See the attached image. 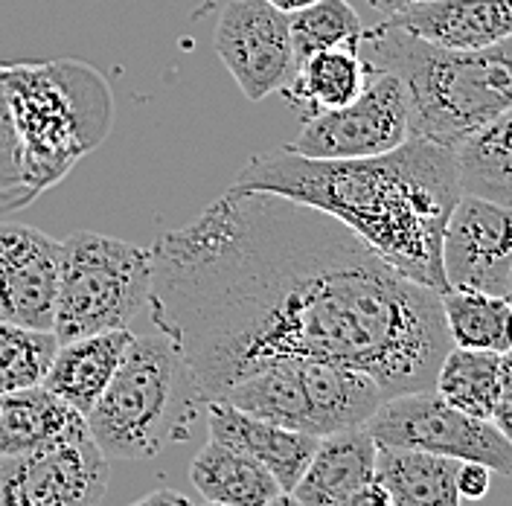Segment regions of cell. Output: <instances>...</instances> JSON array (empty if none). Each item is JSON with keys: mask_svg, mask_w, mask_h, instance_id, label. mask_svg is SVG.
I'll list each match as a JSON object with an SVG mask.
<instances>
[{"mask_svg": "<svg viewBox=\"0 0 512 506\" xmlns=\"http://www.w3.org/2000/svg\"><path fill=\"white\" fill-rule=\"evenodd\" d=\"M152 259V323L207 402L291 358L361 370L390 399L431 390L451 349L437 291L335 216L277 192L230 187L163 233Z\"/></svg>", "mask_w": 512, "mask_h": 506, "instance_id": "obj_1", "label": "cell"}, {"mask_svg": "<svg viewBox=\"0 0 512 506\" xmlns=\"http://www.w3.org/2000/svg\"><path fill=\"white\" fill-rule=\"evenodd\" d=\"M233 187L318 207L355 230L402 277L437 294L448 291L443 236L460 198L454 149L408 137L376 158L318 160L283 146L254 155Z\"/></svg>", "mask_w": 512, "mask_h": 506, "instance_id": "obj_2", "label": "cell"}, {"mask_svg": "<svg viewBox=\"0 0 512 506\" xmlns=\"http://www.w3.org/2000/svg\"><path fill=\"white\" fill-rule=\"evenodd\" d=\"M364 59L402 79L411 137L457 149L512 108V38L480 50H443L379 21L364 30Z\"/></svg>", "mask_w": 512, "mask_h": 506, "instance_id": "obj_3", "label": "cell"}, {"mask_svg": "<svg viewBox=\"0 0 512 506\" xmlns=\"http://www.w3.org/2000/svg\"><path fill=\"white\" fill-rule=\"evenodd\" d=\"M201 408L207 399L178 347L166 335H134L120 370L85 419L108 460H152L190 440Z\"/></svg>", "mask_w": 512, "mask_h": 506, "instance_id": "obj_4", "label": "cell"}, {"mask_svg": "<svg viewBox=\"0 0 512 506\" xmlns=\"http://www.w3.org/2000/svg\"><path fill=\"white\" fill-rule=\"evenodd\" d=\"M384 399L387 393L367 373L312 358L262 367L222 396L239 411L318 440L367 425Z\"/></svg>", "mask_w": 512, "mask_h": 506, "instance_id": "obj_5", "label": "cell"}, {"mask_svg": "<svg viewBox=\"0 0 512 506\" xmlns=\"http://www.w3.org/2000/svg\"><path fill=\"white\" fill-rule=\"evenodd\" d=\"M152 271V248L94 230L70 233L64 239L53 323L59 344L128 329L134 317L149 309Z\"/></svg>", "mask_w": 512, "mask_h": 506, "instance_id": "obj_6", "label": "cell"}, {"mask_svg": "<svg viewBox=\"0 0 512 506\" xmlns=\"http://www.w3.org/2000/svg\"><path fill=\"white\" fill-rule=\"evenodd\" d=\"M364 428L382 448H411L460 463H483L495 475L512 477V443L498 425L451 408L434 390L384 399Z\"/></svg>", "mask_w": 512, "mask_h": 506, "instance_id": "obj_7", "label": "cell"}, {"mask_svg": "<svg viewBox=\"0 0 512 506\" xmlns=\"http://www.w3.org/2000/svg\"><path fill=\"white\" fill-rule=\"evenodd\" d=\"M108 480L111 463L82 416L53 440L0 457V506H96Z\"/></svg>", "mask_w": 512, "mask_h": 506, "instance_id": "obj_8", "label": "cell"}, {"mask_svg": "<svg viewBox=\"0 0 512 506\" xmlns=\"http://www.w3.org/2000/svg\"><path fill=\"white\" fill-rule=\"evenodd\" d=\"M411 137V108L396 73L376 70L355 102L318 114L288 143L303 158L350 160L376 158L399 149Z\"/></svg>", "mask_w": 512, "mask_h": 506, "instance_id": "obj_9", "label": "cell"}, {"mask_svg": "<svg viewBox=\"0 0 512 506\" xmlns=\"http://www.w3.org/2000/svg\"><path fill=\"white\" fill-rule=\"evenodd\" d=\"M216 56L251 102L277 94L294 76L288 15L265 0H230L216 24Z\"/></svg>", "mask_w": 512, "mask_h": 506, "instance_id": "obj_10", "label": "cell"}, {"mask_svg": "<svg viewBox=\"0 0 512 506\" xmlns=\"http://www.w3.org/2000/svg\"><path fill=\"white\" fill-rule=\"evenodd\" d=\"M443 271L448 288L507 297L512 283V207L460 195L443 236Z\"/></svg>", "mask_w": 512, "mask_h": 506, "instance_id": "obj_11", "label": "cell"}, {"mask_svg": "<svg viewBox=\"0 0 512 506\" xmlns=\"http://www.w3.org/2000/svg\"><path fill=\"white\" fill-rule=\"evenodd\" d=\"M64 242L32 224L0 222V320L53 332Z\"/></svg>", "mask_w": 512, "mask_h": 506, "instance_id": "obj_12", "label": "cell"}, {"mask_svg": "<svg viewBox=\"0 0 512 506\" xmlns=\"http://www.w3.org/2000/svg\"><path fill=\"white\" fill-rule=\"evenodd\" d=\"M384 24L443 50H480L512 38V0H428Z\"/></svg>", "mask_w": 512, "mask_h": 506, "instance_id": "obj_13", "label": "cell"}, {"mask_svg": "<svg viewBox=\"0 0 512 506\" xmlns=\"http://www.w3.org/2000/svg\"><path fill=\"white\" fill-rule=\"evenodd\" d=\"M207 431H210V440L245 451L248 457L259 460L277 477L283 492H294V486L309 469L312 454L318 448V437L259 419L254 413L239 411L222 399L207 402Z\"/></svg>", "mask_w": 512, "mask_h": 506, "instance_id": "obj_14", "label": "cell"}, {"mask_svg": "<svg viewBox=\"0 0 512 506\" xmlns=\"http://www.w3.org/2000/svg\"><path fill=\"white\" fill-rule=\"evenodd\" d=\"M376 463L379 443L364 425L320 437L312 463L291 495L303 506H335L376 480Z\"/></svg>", "mask_w": 512, "mask_h": 506, "instance_id": "obj_15", "label": "cell"}, {"mask_svg": "<svg viewBox=\"0 0 512 506\" xmlns=\"http://www.w3.org/2000/svg\"><path fill=\"white\" fill-rule=\"evenodd\" d=\"M131 341V329H114L59 344L44 387H50L76 413L88 416L120 370Z\"/></svg>", "mask_w": 512, "mask_h": 506, "instance_id": "obj_16", "label": "cell"}, {"mask_svg": "<svg viewBox=\"0 0 512 506\" xmlns=\"http://www.w3.org/2000/svg\"><path fill=\"white\" fill-rule=\"evenodd\" d=\"M373 73H376L373 64L355 47L320 50L309 59L297 62L294 76L283 88V96L306 123L318 114L355 102L370 85Z\"/></svg>", "mask_w": 512, "mask_h": 506, "instance_id": "obj_17", "label": "cell"}, {"mask_svg": "<svg viewBox=\"0 0 512 506\" xmlns=\"http://www.w3.org/2000/svg\"><path fill=\"white\" fill-rule=\"evenodd\" d=\"M190 480L198 495L210 504L265 506L283 495L277 477L259 460L216 440H207V445L192 457Z\"/></svg>", "mask_w": 512, "mask_h": 506, "instance_id": "obj_18", "label": "cell"}, {"mask_svg": "<svg viewBox=\"0 0 512 506\" xmlns=\"http://www.w3.org/2000/svg\"><path fill=\"white\" fill-rule=\"evenodd\" d=\"M460 460L411 448H382L376 480L390 495L393 506H460L457 492Z\"/></svg>", "mask_w": 512, "mask_h": 506, "instance_id": "obj_19", "label": "cell"}, {"mask_svg": "<svg viewBox=\"0 0 512 506\" xmlns=\"http://www.w3.org/2000/svg\"><path fill=\"white\" fill-rule=\"evenodd\" d=\"M460 195L512 207V108L469 134L457 149Z\"/></svg>", "mask_w": 512, "mask_h": 506, "instance_id": "obj_20", "label": "cell"}, {"mask_svg": "<svg viewBox=\"0 0 512 506\" xmlns=\"http://www.w3.org/2000/svg\"><path fill=\"white\" fill-rule=\"evenodd\" d=\"M76 413L50 387L38 384L0 396V457H12L67 431Z\"/></svg>", "mask_w": 512, "mask_h": 506, "instance_id": "obj_21", "label": "cell"}, {"mask_svg": "<svg viewBox=\"0 0 512 506\" xmlns=\"http://www.w3.org/2000/svg\"><path fill=\"white\" fill-rule=\"evenodd\" d=\"M501 364L504 352L451 347L440 361L431 390L451 408L492 422L501 390Z\"/></svg>", "mask_w": 512, "mask_h": 506, "instance_id": "obj_22", "label": "cell"}, {"mask_svg": "<svg viewBox=\"0 0 512 506\" xmlns=\"http://www.w3.org/2000/svg\"><path fill=\"white\" fill-rule=\"evenodd\" d=\"M440 297L451 347L495 352L510 349L512 303L507 297L472 288H448Z\"/></svg>", "mask_w": 512, "mask_h": 506, "instance_id": "obj_23", "label": "cell"}, {"mask_svg": "<svg viewBox=\"0 0 512 506\" xmlns=\"http://www.w3.org/2000/svg\"><path fill=\"white\" fill-rule=\"evenodd\" d=\"M288 27L294 44V62H303L312 53L335 47L361 50L364 41V24L347 0H318L300 12H291Z\"/></svg>", "mask_w": 512, "mask_h": 506, "instance_id": "obj_24", "label": "cell"}, {"mask_svg": "<svg viewBox=\"0 0 512 506\" xmlns=\"http://www.w3.org/2000/svg\"><path fill=\"white\" fill-rule=\"evenodd\" d=\"M56 352L59 338L53 332L0 320V396L44 384Z\"/></svg>", "mask_w": 512, "mask_h": 506, "instance_id": "obj_25", "label": "cell"}, {"mask_svg": "<svg viewBox=\"0 0 512 506\" xmlns=\"http://www.w3.org/2000/svg\"><path fill=\"white\" fill-rule=\"evenodd\" d=\"M492 469L483 463H460L457 469V492L463 501H483L492 486Z\"/></svg>", "mask_w": 512, "mask_h": 506, "instance_id": "obj_26", "label": "cell"}, {"mask_svg": "<svg viewBox=\"0 0 512 506\" xmlns=\"http://www.w3.org/2000/svg\"><path fill=\"white\" fill-rule=\"evenodd\" d=\"M492 422L498 425V431L512 443V352H504V364H501V390H498V405Z\"/></svg>", "mask_w": 512, "mask_h": 506, "instance_id": "obj_27", "label": "cell"}, {"mask_svg": "<svg viewBox=\"0 0 512 506\" xmlns=\"http://www.w3.org/2000/svg\"><path fill=\"white\" fill-rule=\"evenodd\" d=\"M335 506H393V501H390V495H387V489H384L382 483L373 480V483L361 486L358 492L347 495L344 501H338Z\"/></svg>", "mask_w": 512, "mask_h": 506, "instance_id": "obj_28", "label": "cell"}, {"mask_svg": "<svg viewBox=\"0 0 512 506\" xmlns=\"http://www.w3.org/2000/svg\"><path fill=\"white\" fill-rule=\"evenodd\" d=\"M131 506H192V501L187 495L175 492V489H155V492H149L146 498L134 501Z\"/></svg>", "mask_w": 512, "mask_h": 506, "instance_id": "obj_29", "label": "cell"}, {"mask_svg": "<svg viewBox=\"0 0 512 506\" xmlns=\"http://www.w3.org/2000/svg\"><path fill=\"white\" fill-rule=\"evenodd\" d=\"M416 3H428V0H367V6L370 9H376L379 15H396V12H402V9H408V6H416Z\"/></svg>", "mask_w": 512, "mask_h": 506, "instance_id": "obj_30", "label": "cell"}, {"mask_svg": "<svg viewBox=\"0 0 512 506\" xmlns=\"http://www.w3.org/2000/svg\"><path fill=\"white\" fill-rule=\"evenodd\" d=\"M265 3H271L274 9H280V12H300V9H306V6H312V3H318V0H265Z\"/></svg>", "mask_w": 512, "mask_h": 506, "instance_id": "obj_31", "label": "cell"}, {"mask_svg": "<svg viewBox=\"0 0 512 506\" xmlns=\"http://www.w3.org/2000/svg\"><path fill=\"white\" fill-rule=\"evenodd\" d=\"M265 506H303V504H300V501H297V498H294L291 492H283V495H277V498H274L271 504H265Z\"/></svg>", "mask_w": 512, "mask_h": 506, "instance_id": "obj_32", "label": "cell"}, {"mask_svg": "<svg viewBox=\"0 0 512 506\" xmlns=\"http://www.w3.org/2000/svg\"><path fill=\"white\" fill-rule=\"evenodd\" d=\"M510 352H512V315H510Z\"/></svg>", "mask_w": 512, "mask_h": 506, "instance_id": "obj_33", "label": "cell"}, {"mask_svg": "<svg viewBox=\"0 0 512 506\" xmlns=\"http://www.w3.org/2000/svg\"><path fill=\"white\" fill-rule=\"evenodd\" d=\"M201 506H224V504H210V501H204V504Z\"/></svg>", "mask_w": 512, "mask_h": 506, "instance_id": "obj_34", "label": "cell"}, {"mask_svg": "<svg viewBox=\"0 0 512 506\" xmlns=\"http://www.w3.org/2000/svg\"><path fill=\"white\" fill-rule=\"evenodd\" d=\"M507 300H510V303H512V283H510V294H507Z\"/></svg>", "mask_w": 512, "mask_h": 506, "instance_id": "obj_35", "label": "cell"}]
</instances>
